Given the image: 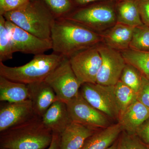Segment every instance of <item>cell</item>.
<instances>
[{"label": "cell", "mask_w": 149, "mask_h": 149, "mask_svg": "<svg viewBox=\"0 0 149 149\" xmlns=\"http://www.w3.org/2000/svg\"><path fill=\"white\" fill-rule=\"evenodd\" d=\"M51 40L53 53L70 58L79 52L95 47L101 40L98 33L65 18H56L52 26Z\"/></svg>", "instance_id": "cell-1"}, {"label": "cell", "mask_w": 149, "mask_h": 149, "mask_svg": "<svg viewBox=\"0 0 149 149\" xmlns=\"http://www.w3.org/2000/svg\"><path fill=\"white\" fill-rule=\"evenodd\" d=\"M53 133L36 116L19 125L0 133V149H46Z\"/></svg>", "instance_id": "cell-2"}, {"label": "cell", "mask_w": 149, "mask_h": 149, "mask_svg": "<svg viewBox=\"0 0 149 149\" xmlns=\"http://www.w3.org/2000/svg\"><path fill=\"white\" fill-rule=\"evenodd\" d=\"M3 15L6 20L32 35L51 40V29L56 18L42 0H28Z\"/></svg>", "instance_id": "cell-3"}, {"label": "cell", "mask_w": 149, "mask_h": 149, "mask_svg": "<svg viewBox=\"0 0 149 149\" xmlns=\"http://www.w3.org/2000/svg\"><path fill=\"white\" fill-rule=\"evenodd\" d=\"M64 58L53 52L37 55L26 64L13 67L0 62V76L26 85L45 81Z\"/></svg>", "instance_id": "cell-4"}, {"label": "cell", "mask_w": 149, "mask_h": 149, "mask_svg": "<svg viewBox=\"0 0 149 149\" xmlns=\"http://www.w3.org/2000/svg\"><path fill=\"white\" fill-rule=\"evenodd\" d=\"M93 31H101L117 22L116 10L107 4L86 6L73 11L65 17Z\"/></svg>", "instance_id": "cell-5"}, {"label": "cell", "mask_w": 149, "mask_h": 149, "mask_svg": "<svg viewBox=\"0 0 149 149\" xmlns=\"http://www.w3.org/2000/svg\"><path fill=\"white\" fill-rule=\"evenodd\" d=\"M45 81L53 89L58 100L65 103L78 95L82 85L72 70L69 59L65 57Z\"/></svg>", "instance_id": "cell-6"}, {"label": "cell", "mask_w": 149, "mask_h": 149, "mask_svg": "<svg viewBox=\"0 0 149 149\" xmlns=\"http://www.w3.org/2000/svg\"><path fill=\"white\" fill-rule=\"evenodd\" d=\"M80 92L91 105L112 119L118 120L120 112L114 94V86L97 83L82 84Z\"/></svg>", "instance_id": "cell-7"}, {"label": "cell", "mask_w": 149, "mask_h": 149, "mask_svg": "<svg viewBox=\"0 0 149 149\" xmlns=\"http://www.w3.org/2000/svg\"><path fill=\"white\" fill-rule=\"evenodd\" d=\"M66 103L72 122L97 129L109 126L108 117L89 103L80 92Z\"/></svg>", "instance_id": "cell-8"}, {"label": "cell", "mask_w": 149, "mask_h": 149, "mask_svg": "<svg viewBox=\"0 0 149 149\" xmlns=\"http://www.w3.org/2000/svg\"><path fill=\"white\" fill-rule=\"evenodd\" d=\"M69 59L72 70L81 84L96 83L102 62L97 47L81 51Z\"/></svg>", "instance_id": "cell-9"}, {"label": "cell", "mask_w": 149, "mask_h": 149, "mask_svg": "<svg viewBox=\"0 0 149 149\" xmlns=\"http://www.w3.org/2000/svg\"><path fill=\"white\" fill-rule=\"evenodd\" d=\"M6 24L10 35L14 53L20 52L35 56L52 49L51 40L37 37L6 20Z\"/></svg>", "instance_id": "cell-10"}, {"label": "cell", "mask_w": 149, "mask_h": 149, "mask_svg": "<svg viewBox=\"0 0 149 149\" xmlns=\"http://www.w3.org/2000/svg\"><path fill=\"white\" fill-rule=\"evenodd\" d=\"M97 47L101 56L102 62L96 83L114 86L120 80L123 71L127 63L118 51L108 46Z\"/></svg>", "instance_id": "cell-11"}, {"label": "cell", "mask_w": 149, "mask_h": 149, "mask_svg": "<svg viewBox=\"0 0 149 149\" xmlns=\"http://www.w3.org/2000/svg\"><path fill=\"white\" fill-rule=\"evenodd\" d=\"M29 100L1 104L0 132L19 125L36 116Z\"/></svg>", "instance_id": "cell-12"}, {"label": "cell", "mask_w": 149, "mask_h": 149, "mask_svg": "<svg viewBox=\"0 0 149 149\" xmlns=\"http://www.w3.org/2000/svg\"><path fill=\"white\" fill-rule=\"evenodd\" d=\"M29 100L35 115L42 117L54 102L58 100L53 89L45 81L27 85Z\"/></svg>", "instance_id": "cell-13"}, {"label": "cell", "mask_w": 149, "mask_h": 149, "mask_svg": "<svg viewBox=\"0 0 149 149\" xmlns=\"http://www.w3.org/2000/svg\"><path fill=\"white\" fill-rule=\"evenodd\" d=\"M41 118L43 123L53 133L60 135L72 122L66 103L59 100L51 105Z\"/></svg>", "instance_id": "cell-14"}, {"label": "cell", "mask_w": 149, "mask_h": 149, "mask_svg": "<svg viewBox=\"0 0 149 149\" xmlns=\"http://www.w3.org/2000/svg\"><path fill=\"white\" fill-rule=\"evenodd\" d=\"M149 118V109L137 100L120 115L118 121L123 130L135 134L138 128Z\"/></svg>", "instance_id": "cell-15"}, {"label": "cell", "mask_w": 149, "mask_h": 149, "mask_svg": "<svg viewBox=\"0 0 149 149\" xmlns=\"http://www.w3.org/2000/svg\"><path fill=\"white\" fill-rule=\"evenodd\" d=\"M98 129L72 122L61 135V149H80Z\"/></svg>", "instance_id": "cell-16"}, {"label": "cell", "mask_w": 149, "mask_h": 149, "mask_svg": "<svg viewBox=\"0 0 149 149\" xmlns=\"http://www.w3.org/2000/svg\"><path fill=\"white\" fill-rule=\"evenodd\" d=\"M119 123L96 130L80 149H107L115 143L122 133Z\"/></svg>", "instance_id": "cell-17"}, {"label": "cell", "mask_w": 149, "mask_h": 149, "mask_svg": "<svg viewBox=\"0 0 149 149\" xmlns=\"http://www.w3.org/2000/svg\"><path fill=\"white\" fill-rule=\"evenodd\" d=\"M134 28L117 23L104 35V41L108 47L116 50L128 49Z\"/></svg>", "instance_id": "cell-18"}, {"label": "cell", "mask_w": 149, "mask_h": 149, "mask_svg": "<svg viewBox=\"0 0 149 149\" xmlns=\"http://www.w3.org/2000/svg\"><path fill=\"white\" fill-rule=\"evenodd\" d=\"M117 23L136 27L143 24L141 16L138 0H121L116 7Z\"/></svg>", "instance_id": "cell-19"}, {"label": "cell", "mask_w": 149, "mask_h": 149, "mask_svg": "<svg viewBox=\"0 0 149 149\" xmlns=\"http://www.w3.org/2000/svg\"><path fill=\"white\" fill-rule=\"evenodd\" d=\"M29 100L27 85L0 76V101L18 102Z\"/></svg>", "instance_id": "cell-20"}, {"label": "cell", "mask_w": 149, "mask_h": 149, "mask_svg": "<svg viewBox=\"0 0 149 149\" xmlns=\"http://www.w3.org/2000/svg\"><path fill=\"white\" fill-rule=\"evenodd\" d=\"M126 63L136 68L145 76H149V52L127 49L121 52Z\"/></svg>", "instance_id": "cell-21"}, {"label": "cell", "mask_w": 149, "mask_h": 149, "mask_svg": "<svg viewBox=\"0 0 149 149\" xmlns=\"http://www.w3.org/2000/svg\"><path fill=\"white\" fill-rule=\"evenodd\" d=\"M114 94L120 112L119 116L137 100V93L120 80L114 85Z\"/></svg>", "instance_id": "cell-22"}, {"label": "cell", "mask_w": 149, "mask_h": 149, "mask_svg": "<svg viewBox=\"0 0 149 149\" xmlns=\"http://www.w3.org/2000/svg\"><path fill=\"white\" fill-rule=\"evenodd\" d=\"M6 19L0 15V62L12 59L14 53L10 35L6 26Z\"/></svg>", "instance_id": "cell-23"}, {"label": "cell", "mask_w": 149, "mask_h": 149, "mask_svg": "<svg viewBox=\"0 0 149 149\" xmlns=\"http://www.w3.org/2000/svg\"><path fill=\"white\" fill-rule=\"evenodd\" d=\"M129 48L133 50L149 52V27L144 24L134 28Z\"/></svg>", "instance_id": "cell-24"}, {"label": "cell", "mask_w": 149, "mask_h": 149, "mask_svg": "<svg viewBox=\"0 0 149 149\" xmlns=\"http://www.w3.org/2000/svg\"><path fill=\"white\" fill-rule=\"evenodd\" d=\"M143 75L135 67L127 63L123 71L120 80L137 94L142 85Z\"/></svg>", "instance_id": "cell-25"}, {"label": "cell", "mask_w": 149, "mask_h": 149, "mask_svg": "<svg viewBox=\"0 0 149 149\" xmlns=\"http://www.w3.org/2000/svg\"><path fill=\"white\" fill-rule=\"evenodd\" d=\"M56 18H63L73 11L74 0H42Z\"/></svg>", "instance_id": "cell-26"}, {"label": "cell", "mask_w": 149, "mask_h": 149, "mask_svg": "<svg viewBox=\"0 0 149 149\" xmlns=\"http://www.w3.org/2000/svg\"><path fill=\"white\" fill-rule=\"evenodd\" d=\"M116 149H149L136 134L123 130L117 140Z\"/></svg>", "instance_id": "cell-27"}, {"label": "cell", "mask_w": 149, "mask_h": 149, "mask_svg": "<svg viewBox=\"0 0 149 149\" xmlns=\"http://www.w3.org/2000/svg\"><path fill=\"white\" fill-rule=\"evenodd\" d=\"M137 100L149 109V79L144 74L141 88L137 93Z\"/></svg>", "instance_id": "cell-28"}, {"label": "cell", "mask_w": 149, "mask_h": 149, "mask_svg": "<svg viewBox=\"0 0 149 149\" xmlns=\"http://www.w3.org/2000/svg\"><path fill=\"white\" fill-rule=\"evenodd\" d=\"M28 0H3L0 3V15L21 6Z\"/></svg>", "instance_id": "cell-29"}, {"label": "cell", "mask_w": 149, "mask_h": 149, "mask_svg": "<svg viewBox=\"0 0 149 149\" xmlns=\"http://www.w3.org/2000/svg\"><path fill=\"white\" fill-rule=\"evenodd\" d=\"M135 134L149 149V118L138 128Z\"/></svg>", "instance_id": "cell-30"}, {"label": "cell", "mask_w": 149, "mask_h": 149, "mask_svg": "<svg viewBox=\"0 0 149 149\" xmlns=\"http://www.w3.org/2000/svg\"><path fill=\"white\" fill-rule=\"evenodd\" d=\"M138 3L142 22L149 27V0H138Z\"/></svg>", "instance_id": "cell-31"}, {"label": "cell", "mask_w": 149, "mask_h": 149, "mask_svg": "<svg viewBox=\"0 0 149 149\" xmlns=\"http://www.w3.org/2000/svg\"><path fill=\"white\" fill-rule=\"evenodd\" d=\"M47 149H61L60 134L53 133L52 142Z\"/></svg>", "instance_id": "cell-32"}, {"label": "cell", "mask_w": 149, "mask_h": 149, "mask_svg": "<svg viewBox=\"0 0 149 149\" xmlns=\"http://www.w3.org/2000/svg\"><path fill=\"white\" fill-rule=\"evenodd\" d=\"M102 1H119L121 0H74L75 4L80 6L86 5L90 3Z\"/></svg>", "instance_id": "cell-33"}, {"label": "cell", "mask_w": 149, "mask_h": 149, "mask_svg": "<svg viewBox=\"0 0 149 149\" xmlns=\"http://www.w3.org/2000/svg\"><path fill=\"white\" fill-rule=\"evenodd\" d=\"M117 140L116 141L115 143L114 144H113L109 148H108L107 149H116L117 148Z\"/></svg>", "instance_id": "cell-34"}, {"label": "cell", "mask_w": 149, "mask_h": 149, "mask_svg": "<svg viewBox=\"0 0 149 149\" xmlns=\"http://www.w3.org/2000/svg\"><path fill=\"white\" fill-rule=\"evenodd\" d=\"M3 1V0H0V3L2 1Z\"/></svg>", "instance_id": "cell-35"}, {"label": "cell", "mask_w": 149, "mask_h": 149, "mask_svg": "<svg viewBox=\"0 0 149 149\" xmlns=\"http://www.w3.org/2000/svg\"><path fill=\"white\" fill-rule=\"evenodd\" d=\"M146 77H147V78H148V79H149V76H146Z\"/></svg>", "instance_id": "cell-36"}]
</instances>
